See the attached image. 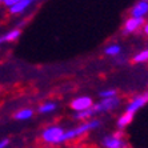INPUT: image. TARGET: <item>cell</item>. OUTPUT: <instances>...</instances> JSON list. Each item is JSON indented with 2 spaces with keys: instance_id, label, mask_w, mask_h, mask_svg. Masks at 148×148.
Wrapping results in <instances>:
<instances>
[{
  "instance_id": "cell-1",
  "label": "cell",
  "mask_w": 148,
  "mask_h": 148,
  "mask_svg": "<svg viewBox=\"0 0 148 148\" xmlns=\"http://www.w3.org/2000/svg\"><path fill=\"white\" fill-rule=\"evenodd\" d=\"M101 125V121L99 119H91V120H87V121H83L80 123L77 127L75 128H71V130H67L64 134H63L62 139H60V144L63 143H67V141H72L75 139L80 138L83 135L88 134L90 131L92 130H96Z\"/></svg>"
},
{
  "instance_id": "cell-2",
  "label": "cell",
  "mask_w": 148,
  "mask_h": 148,
  "mask_svg": "<svg viewBox=\"0 0 148 148\" xmlns=\"http://www.w3.org/2000/svg\"><path fill=\"white\" fill-rule=\"evenodd\" d=\"M64 132H66V130L63 127H60V125H49V127L44 128L41 131L40 138L45 144L58 145L60 144V139H62Z\"/></svg>"
},
{
  "instance_id": "cell-3",
  "label": "cell",
  "mask_w": 148,
  "mask_h": 148,
  "mask_svg": "<svg viewBox=\"0 0 148 148\" xmlns=\"http://www.w3.org/2000/svg\"><path fill=\"white\" fill-rule=\"evenodd\" d=\"M103 148H130L128 143L124 140V132L117 131L112 135H107L101 139Z\"/></svg>"
},
{
  "instance_id": "cell-4",
  "label": "cell",
  "mask_w": 148,
  "mask_h": 148,
  "mask_svg": "<svg viewBox=\"0 0 148 148\" xmlns=\"http://www.w3.org/2000/svg\"><path fill=\"white\" fill-rule=\"evenodd\" d=\"M121 104V99L119 96L115 97H108V99H101L99 103L93 104V111L96 114H101V112H112V111L117 110Z\"/></svg>"
},
{
  "instance_id": "cell-5",
  "label": "cell",
  "mask_w": 148,
  "mask_h": 148,
  "mask_svg": "<svg viewBox=\"0 0 148 148\" xmlns=\"http://www.w3.org/2000/svg\"><path fill=\"white\" fill-rule=\"evenodd\" d=\"M147 103H148V92L139 93V95L134 96L130 101H128L124 112H128V114H134L135 115L139 110H141V108L144 107Z\"/></svg>"
},
{
  "instance_id": "cell-6",
  "label": "cell",
  "mask_w": 148,
  "mask_h": 148,
  "mask_svg": "<svg viewBox=\"0 0 148 148\" xmlns=\"http://www.w3.org/2000/svg\"><path fill=\"white\" fill-rule=\"evenodd\" d=\"M93 100L91 96H77L73 100H71L69 103V107L72 108L75 112H83V111H87L90 108L93 107Z\"/></svg>"
},
{
  "instance_id": "cell-7",
  "label": "cell",
  "mask_w": 148,
  "mask_h": 148,
  "mask_svg": "<svg viewBox=\"0 0 148 148\" xmlns=\"http://www.w3.org/2000/svg\"><path fill=\"white\" fill-rule=\"evenodd\" d=\"M145 20L144 19H136V17H128L127 20L124 21L123 24V34L124 35H131L134 32H136L138 29L143 28Z\"/></svg>"
},
{
  "instance_id": "cell-8",
  "label": "cell",
  "mask_w": 148,
  "mask_h": 148,
  "mask_svg": "<svg viewBox=\"0 0 148 148\" xmlns=\"http://www.w3.org/2000/svg\"><path fill=\"white\" fill-rule=\"evenodd\" d=\"M131 17H136V19H144L148 15V1L147 0H140L136 1L130 10Z\"/></svg>"
},
{
  "instance_id": "cell-9",
  "label": "cell",
  "mask_w": 148,
  "mask_h": 148,
  "mask_svg": "<svg viewBox=\"0 0 148 148\" xmlns=\"http://www.w3.org/2000/svg\"><path fill=\"white\" fill-rule=\"evenodd\" d=\"M32 4H34V1H31V0H16V3L11 8H8V12L11 15H20Z\"/></svg>"
},
{
  "instance_id": "cell-10",
  "label": "cell",
  "mask_w": 148,
  "mask_h": 148,
  "mask_svg": "<svg viewBox=\"0 0 148 148\" xmlns=\"http://www.w3.org/2000/svg\"><path fill=\"white\" fill-rule=\"evenodd\" d=\"M134 116H135L134 114H128V112L121 114L120 116L117 117V120H116L117 131H123L125 127H128V125L132 123V120H134Z\"/></svg>"
},
{
  "instance_id": "cell-11",
  "label": "cell",
  "mask_w": 148,
  "mask_h": 148,
  "mask_svg": "<svg viewBox=\"0 0 148 148\" xmlns=\"http://www.w3.org/2000/svg\"><path fill=\"white\" fill-rule=\"evenodd\" d=\"M21 31L19 28H14L11 31L5 32L4 35L0 36V44H4V43H12V41H16L17 39L20 38Z\"/></svg>"
},
{
  "instance_id": "cell-12",
  "label": "cell",
  "mask_w": 148,
  "mask_h": 148,
  "mask_svg": "<svg viewBox=\"0 0 148 148\" xmlns=\"http://www.w3.org/2000/svg\"><path fill=\"white\" fill-rule=\"evenodd\" d=\"M96 112L93 111V108H90L87 111H83V112H75L72 115L75 120H80V121H87V120H91V117L95 116Z\"/></svg>"
},
{
  "instance_id": "cell-13",
  "label": "cell",
  "mask_w": 148,
  "mask_h": 148,
  "mask_svg": "<svg viewBox=\"0 0 148 148\" xmlns=\"http://www.w3.org/2000/svg\"><path fill=\"white\" fill-rule=\"evenodd\" d=\"M32 116H34V110H31V108H21L14 115V119L23 121V120H29Z\"/></svg>"
},
{
  "instance_id": "cell-14",
  "label": "cell",
  "mask_w": 148,
  "mask_h": 148,
  "mask_svg": "<svg viewBox=\"0 0 148 148\" xmlns=\"http://www.w3.org/2000/svg\"><path fill=\"white\" fill-rule=\"evenodd\" d=\"M121 52V47L119 44H110L104 48V53L107 56H112V58H116V56L120 55Z\"/></svg>"
},
{
  "instance_id": "cell-15",
  "label": "cell",
  "mask_w": 148,
  "mask_h": 148,
  "mask_svg": "<svg viewBox=\"0 0 148 148\" xmlns=\"http://www.w3.org/2000/svg\"><path fill=\"white\" fill-rule=\"evenodd\" d=\"M58 108V104L53 103V101H47V103L41 104L40 107L38 108L39 114H49V112H53V111Z\"/></svg>"
},
{
  "instance_id": "cell-16",
  "label": "cell",
  "mask_w": 148,
  "mask_h": 148,
  "mask_svg": "<svg viewBox=\"0 0 148 148\" xmlns=\"http://www.w3.org/2000/svg\"><path fill=\"white\" fill-rule=\"evenodd\" d=\"M132 62L134 63H145V62H148V49H143V51H140L139 53H136V55L132 58Z\"/></svg>"
},
{
  "instance_id": "cell-17",
  "label": "cell",
  "mask_w": 148,
  "mask_h": 148,
  "mask_svg": "<svg viewBox=\"0 0 148 148\" xmlns=\"http://www.w3.org/2000/svg\"><path fill=\"white\" fill-rule=\"evenodd\" d=\"M99 96L101 99H108V97H115L117 96V91L114 90V88H110V90H104L99 93Z\"/></svg>"
},
{
  "instance_id": "cell-18",
  "label": "cell",
  "mask_w": 148,
  "mask_h": 148,
  "mask_svg": "<svg viewBox=\"0 0 148 148\" xmlns=\"http://www.w3.org/2000/svg\"><path fill=\"white\" fill-rule=\"evenodd\" d=\"M10 143H11V140L8 138L1 139V140H0V148H7L8 145H10Z\"/></svg>"
},
{
  "instance_id": "cell-19",
  "label": "cell",
  "mask_w": 148,
  "mask_h": 148,
  "mask_svg": "<svg viewBox=\"0 0 148 148\" xmlns=\"http://www.w3.org/2000/svg\"><path fill=\"white\" fill-rule=\"evenodd\" d=\"M15 3H16V0H4V1H1V4H3V5H5L7 8H11Z\"/></svg>"
},
{
  "instance_id": "cell-20",
  "label": "cell",
  "mask_w": 148,
  "mask_h": 148,
  "mask_svg": "<svg viewBox=\"0 0 148 148\" xmlns=\"http://www.w3.org/2000/svg\"><path fill=\"white\" fill-rule=\"evenodd\" d=\"M141 29H143V32H144V34L148 36V21H145L144 25H143V28H141Z\"/></svg>"
},
{
  "instance_id": "cell-21",
  "label": "cell",
  "mask_w": 148,
  "mask_h": 148,
  "mask_svg": "<svg viewBox=\"0 0 148 148\" xmlns=\"http://www.w3.org/2000/svg\"><path fill=\"white\" fill-rule=\"evenodd\" d=\"M69 148H80V147H69Z\"/></svg>"
}]
</instances>
